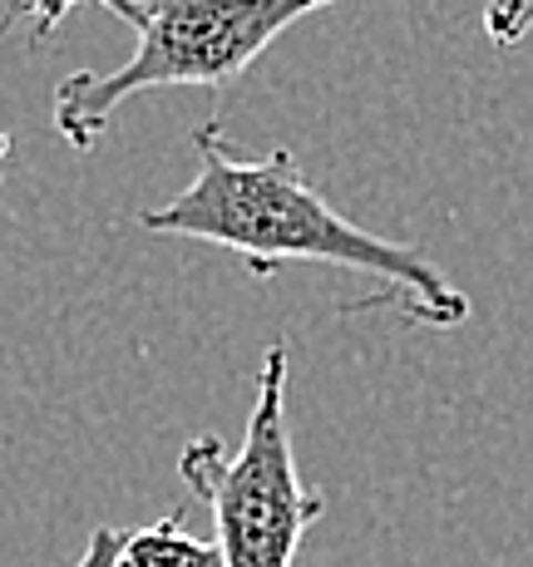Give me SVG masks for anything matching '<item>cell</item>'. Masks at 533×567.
<instances>
[{"instance_id": "obj_1", "label": "cell", "mask_w": 533, "mask_h": 567, "mask_svg": "<svg viewBox=\"0 0 533 567\" xmlns=\"http://www.w3.org/2000/svg\"><path fill=\"white\" fill-rule=\"evenodd\" d=\"M139 227L223 247L257 277H271L281 261L361 271L380 281V301H396L410 321L434 331L470 321V297L420 247L390 243L341 217L287 148L243 158L217 118L193 128V183L163 207L139 213Z\"/></svg>"}, {"instance_id": "obj_2", "label": "cell", "mask_w": 533, "mask_h": 567, "mask_svg": "<svg viewBox=\"0 0 533 567\" xmlns=\"http://www.w3.org/2000/svg\"><path fill=\"white\" fill-rule=\"evenodd\" d=\"M336 0H129L139 50L119 70H74L54 84V134L90 154L119 104L168 84H198L223 94L271 40L301 16Z\"/></svg>"}, {"instance_id": "obj_3", "label": "cell", "mask_w": 533, "mask_h": 567, "mask_svg": "<svg viewBox=\"0 0 533 567\" xmlns=\"http://www.w3.org/2000/svg\"><path fill=\"white\" fill-rule=\"evenodd\" d=\"M178 474L208 504L223 567H297L326 498L297 468L287 420V341H271L263 355L243 444L227 450L217 434H198L183 444Z\"/></svg>"}, {"instance_id": "obj_4", "label": "cell", "mask_w": 533, "mask_h": 567, "mask_svg": "<svg viewBox=\"0 0 533 567\" xmlns=\"http://www.w3.org/2000/svg\"><path fill=\"white\" fill-rule=\"evenodd\" d=\"M119 567H223L217 543H203L183 528V518H158L148 528L124 533Z\"/></svg>"}, {"instance_id": "obj_5", "label": "cell", "mask_w": 533, "mask_h": 567, "mask_svg": "<svg viewBox=\"0 0 533 567\" xmlns=\"http://www.w3.org/2000/svg\"><path fill=\"white\" fill-rule=\"evenodd\" d=\"M80 6V0H10L6 6V25L10 20H30V30H35V40L45 45L54 30L64 25V16ZM94 6H109L119 20H129V0H94Z\"/></svg>"}, {"instance_id": "obj_6", "label": "cell", "mask_w": 533, "mask_h": 567, "mask_svg": "<svg viewBox=\"0 0 533 567\" xmlns=\"http://www.w3.org/2000/svg\"><path fill=\"white\" fill-rule=\"evenodd\" d=\"M484 35L494 45H519L533 35V0H489L484 6Z\"/></svg>"}, {"instance_id": "obj_7", "label": "cell", "mask_w": 533, "mask_h": 567, "mask_svg": "<svg viewBox=\"0 0 533 567\" xmlns=\"http://www.w3.org/2000/svg\"><path fill=\"white\" fill-rule=\"evenodd\" d=\"M124 533L129 528H94L90 548H84L80 567H119V553H124Z\"/></svg>"}, {"instance_id": "obj_8", "label": "cell", "mask_w": 533, "mask_h": 567, "mask_svg": "<svg viewBox=\"0 0 533 567\" xmlns=\"http://www.w3.org/2000/svg\"><path fill=\"white\" fill-rule=\"evenodd\" d=\"M6 154H10V134L0 128V163H6Z\"/></svg>"}]
</instances>
